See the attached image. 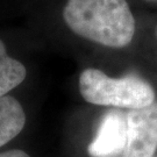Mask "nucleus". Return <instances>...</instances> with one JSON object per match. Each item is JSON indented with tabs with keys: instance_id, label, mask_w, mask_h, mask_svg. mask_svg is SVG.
<instances>
[{
	"instance_id": "7ed1b4c3",
	"label": "nucleus",
	"mask_w": 157,
	"mask_h": 157,
	"mask_svg": "<svg viewBox=\"0 0 157 157\" xmlns=\"http://www.w3.org/2000/svg\"><path fill=\"white\" fill-rule=\"evenodd\" d=\"M127 140L121 157H155L157 150V102L130 109L127 115Z\"/></svg>"
},
{
	"instance_id": "20e7f679",
	"label": "nucleus",
	"mask_w": 157,
	"mask_h": 157,
	"mask_svg": "<svg viewBox=\"0 0 157 157\" xmlns=\"http://www.w3.org/2000/svg\"><path fill=\"white\" fill-rule=\"evenodd\" d=\"M127 140V118L120 111H109L101 118L87 151L91 157H121Z\"/></svg>"
},
{
	"instance_id": "6e6552de",
	"label": "nucleus",
	"mask_w": 157,
	"mask_h": 157,
	"mask_svg": "<svg viewBox=\"0 0 157 157\" xmlns=\"http://www.w3.org/2000/svg\"><path fill=\"white\" fill-rule=\"evenodd\" d=\"M155 157H157V156H155Z\"/></svg>"
},
{
	"instance_id": "39448f33",
	"label": "nucleus",
	"mask_w": 157,
	"mask_h": 157,
	"mask_svg": "<svg viewBox=\"0 0 157 157\" xmlns=\"http://www.w3.org/2000/svg\"><path fill=\"white\" fill-rule=\"evenodd\" d=\"M26 124V114L19 101L11 95L0 98V147L5 146L21 130Z\"/></svg>"
},
{
	"instance_id": "0eeeda50",
	"label": "nucleus",
	"mask_w": 157,
	"mask_h": 157,
	"mask_svg": "<svg viewBox=\"0 0 157 157\" xmlns=\"http://www.w3.org/2000/svg\"><path fill=\"white\" fill-rule=\"evenodd\" d=\"M0 157H30L23 150H20V149H13V150H8V151L1 152L0 154Z\"/></svg>"
},
{
	"instance_id": "f03ea898",
	"label": "nucleus",
	"mask_w": 157,
	"mask_h": 157,
	"mask_svg": "<svg viewBox=\"0 0 157 157\" xmlns=\"http://www.w3.org/2000/svg\"><path fill=\"white\" fill-rule=\"evenodd\" d=\"M79 91L90 104L136 109L151 105L155 91L136 75L112 78L98 69H86L79 77Z\"/></svg>"
},
{
	"instance_id": "423d86ee",
	"label": "nucleus",
	"mask_w": 157,
	"mask_h": 157,
	"mask_svg": "<svg viewBox=\"0 0 157 157\" xmlns=\"http://www.w3.org/2000/svg\"><path fill=\"white\" fill-rule=\"evenodd\" d=\"M27 70L21 62L8 56L4 42L0 40V98L22 83Z\"/></svg>"
},
{
	"instance_id": "f257e3e1",
	"label": "nucleus",
	"mask_w": 157,
	"mask_h": 157,
	"mask_svg": "<svg viewBox=\"0 0 157 157\" xmlns=\"http://www.w3.org/2000/svg\"><path fill=\"white\" fill-rule=\"evenodd\" d=\"M75 34L109 48H124L134 37L135 19L126 0H67L63 11Z\"/></svg>"
}]
</instances>
